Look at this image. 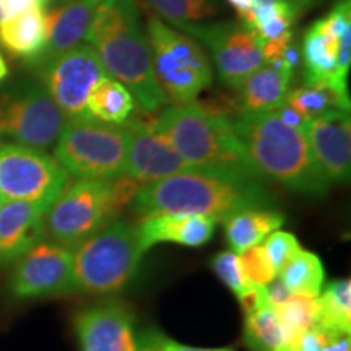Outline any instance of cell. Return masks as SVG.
<instances>
[{"label":"cell","instance_id":"1","mask_svg":"<svg viewBox=\"0 0 351 351\" xmlns=\"http://www.w3.org/2000/svg\"><path fill=\"white\" fill-rule=\"evenodd\" d=\"M130 207L140 218L156 213L199 215L217 223L244 210H274L275 199L262 181L187 169L145 186Z\"/></svg>","mask_w":351,"mask_h":351},{"label":"cell","instance_id":"2","mask_svg":"<svg viewBox=\"0 0 351 351\" xmlns=\"http://www.w3.org/2000/svg\"><path fill=\"white\" fill-rule=\"evenodd\" d=\"M85 39L98 54L106 75L122 83L143 111L158 112L165 106L135 0H101Z\"/></svg>","mask_w":351,"mask_h":351},{"label":"cell","instance_id":"3","mask_svg":"<svg viewBox=\"0 0 351 351\" xmlns=\"http://www.w3.org/2000/svg\"><path fill=\"white\" fill-rule=\"evenodd\" d=\"M231 124L262 178L302 195L322 197L328 191V182L315 165L304 132L283 124L275 109L243 112Z\"/></svg>","mask_w":351,"mask_h":351},{"label":"cell","instance_id":"4","mask_svg":"<svg viewBox=\"0 0 351 351\" xmlns=\"http://www.w3.org/2000/svg\"><path fill=\"white\" fill-rule=\"evenodd\" d=\"M155 129L191 169L263 179L245 155L231 121L213 116L197 103L166 109L156 117Z\"/></svg>","mask_w":351,"mask_h":351},{"label":"cell","instance_id":"5","mask_svg":"<svg viewBox=\"0 0 351 351\" xmlns=\"http://www.w3.org/2000/svg\"><path fill=\"white\" fill-rule=\"evenodd\" d=\"M145 186L129 176L77 179L67 184L46 212V238L75 249L78 244L119 219Z\"/></svg>","mask_w":351,"mask_h":351},{"label":"cell","instance_id":"6","mask_svg":"<svg viewBox=\"0 0 351 351\" xmlns=\"http://www.w3.org/2000/svg\"><path fill=\"white\" fill-rule=\"evenodd\" d=\"M147 251L138 225L116 219L73 249V288L88 295L121 291Z\"/></svg>","mask_w":351,"mask_h":351},{"label":"cell","instance_id":"7","mask_svg":"<svg viewBox=\"0 0 351 351\" xmlns=\"http://www.w3.org/2000/svg\"><path fill=\"white\" fill-rule=\"evenodd\" d=\"M129 142L130 134L124 124H108L83 114L65 121L54 155L77 179H112L125 173Z\"/></svg>","mask_w":351,"mask_h":351},{"label":"cell","instance_id":"8","mask_svg":"<svg viewBox=\"0 0 351 351\" xmlns=\"http://www.w3.org/2000/svg\"><path fill=\"white\" fill-rule=\"evenodd\" d=\"M153 75L166 103L181 106L194 103L213 82V65L204 47L153 16L147 25Z\"/></svg>","mask_w":351,"mask_h":351},{"label":"cell","instance_id":"9","mask_svg":"<svg viewBox=\"0 0 351 351\" xmlns=\"http://www.w3.org/2000/svg\"><path fill=\"white\" fill-rule=\"evenodd\" d=\"M65 114L38 83H21L0 93V138L44 150L59 138Z\"/></svg>","mask_w":351,"mask_h":351},{"label":"cell","instance_id":"10","mask_svg":"<svg viewBox=\"0 0 351 351\" xmlns=\"http://www.w3.org/2000/svg\"><path fill=\"white\" fill-rule=\"evenodd\" d=\"M70 174L39 148L0 142V195L49 208L69 184Z\"/></svg>","mask_w":351,"mask_h":351},{"label":"cell","instance_id":"11","mask_svg":"<svg viewBox=\"0 0 351 351\" xmlns=\"http://www.w3.org/2000/svg\"><path fill=\"white\" fill-rule=\"evenodd\" d=\"M8 289L15 300H41L70 293L73 288V251L43 239L15 262Z\"/></svg>","mask_w":351,"mask_h":351},{"label":"cell","instance_id":"12","mask_svg":"<svg viewBox=\"0 0 351 351\" xmlns=\"http://www.w3.org/2000/svg\"><path fill=\"white\" fill-rule=\"evenodd\" d=\"M44 88L65 117L83 116L96 83L106 77L98 54L90 44H78L43 67Z\"/></svg>","mask_w":351,"mask_h":351},{"label":"cell","instance_id":"13","mask_svg":"<svg viewBox=\"0 0 351 351\" xmlns=\"http://www.w3.org/2000/svg\"><path fill=\"white\" fill-rule=\"evenodd\" d=\"M182 32L205 43L212 51L219 80L234 90L265 64L254 34L241 23L187 25Z\"/></svg>","mask_w":351,"mask_h":351},{"label":"cell","instance_id":"14","mask_svg":"<svg viewBox=\"0 0 351 351\" xmlns=\"http://www.w3.org/2000/svg\"><path fill=\"white\" fill-rule=\"evenodd\" d=\"M148 114L152 112H147V116L129 117L124 122L130 134L124 176L143 186L191 169L168 140L158 134L155 129L156 117L152 119Z\"/></svg>","mask_w":351,"mask_h":351},{"label":"cell","instance_id":"15","mask_svg":"<svg viewBox=\"0 0 351 351\" xmlns=\"http://www.w3.org/2000/svg\"><path fill=\"white\" fill-rule=\"evenodd\" d=\"M304 135L324 179L346 182L351 171L350 112L330 109L307 122Z\"/></svg>","mask_w":351,"mask_h":351},{"label":"cell","instance_id":"16","mask_svg":"<svg viewBox=\"0 0 351 351\" xmlns=\"http://www.w3.org/2000/svg\"><path fill=\"white\" fill-rule=\"evenodd\" d=\"M82 351H137V335L130 311L117 301L83 309L75 317Z\"/></svg>","mask_w":351,"mask_h":351},{"label":"cell","instance_id":"17","mask_svg":"<svg viewBox=\"0 0 351 351\" xmlns=\"http://www.w3.org/2000/svg\"><path fill=\"white\" fill-rule=\"evenodd\" d=\"M46 207L33 202H3L0 207V267L20 261L46 239Z\"/></svg>","mask_w":351,"mask_h":351},{"label":"cell","instance_id":"18","mask_svg":"<svg viewBox=\"0 0 351 351\" xmlns=\"http://www.w3.org/2000/svg\"><path fill=\"white\" fill-rule=\"evenodd\" d=\"M101 0H65L60 7L46 15V44L34 60L39 67L62 56L86 38L96 7Z\"/></svg>","mask_w":351,"mask_h":351},{"label":"cell","instance_id":"19","mask_svg":"<svg viewBox=\"0 0 351 351\" xmlns=\"http://www.w3.org/2000/svg\"><path fill=\"white\" fill-rule=\"evenodd\" d=\"M145 247L152 249L160 243H176L187 247H200L212 239L215 221L199 215L156 213L138 223Z\"/></svg>","mask_w":351,"mask_h":351},{"label":"cell","instance_id":"20","mask_svg":"<svg viewBox=\"0 0 351 351\" xmlns=\"http://www.w3.org/2000/svg\"><path fill=\"white\" fill-rule=\"evenodd\" d=\"M293 70L280 59L263 64L236 88L243 112H262L276 109L289 91Z\"/></svg>","mask_w":351,"mask_h":351},{"label":"cell","instance_id":"21","mask_svg":"<svg viewBox=\"0 0 351 351\" xmlns=\"http://www.w3.org/2000/svg\"><path fill=\"white\" fill-rule=\"evenodd\" d=\"M0 44L12 56L34 62L46 44V13L43 7L32 8L0 23Z\"/></svg>","mask_w":351,"mask_h":351},{"label":"cell","instance_id":"22","mask_svg":"<svg viewBox=\"0 0 351 351\" xmlns=\"http://www.w3.org/2000/svg\"><path fill=\"white\" fill-rule=\"evenodd\" d=\"M285 217L280 212L267 208L244 210L225 221V234L231 252L241 254L258 245L270 232L283 225Z\"/></svg>","mask_w":351,"mask_h":351},{"label":"cell","instance_id":"23","mask_svg":"<svg viewBox=\"0 0 351 351\" xmlns=\"http://www.w3.org/2000/svg\"><path fill=\"white\" fill-rule=\"evenodd\" d=\"M134 108L135 101L130 91L111 77L101 78L86 101V112L108 124H124Z\"/></svg>","mask_w":351,"mask_h":351},{"label":"cell","instance_id":"24","mask_svg":"<svg viewBox=\"0 0 351 351\" xmlns=\"http://www.w3.org/2000/svg\"><path fill=\"white\" fill-rule=\"evenodd\" d=\"M315 328L328 335H350L351 330V282L337 280L327 285L319 296V314Z\"/></svg>","mask_w":351,"mask_h":351},{"label":"cell","instance_id":"25","mask_svg":"<svg viewBox=\"0 0 351 351\" xmlns=\"http://www.w3.org/2000/svg\"><path fill=\"white\" fill-rule=\"evenodd\" d=\"M340 49V39L324 36L314 26H311L302 41L304 57V83L306 86L324 82L335 70L337 56Z\"/></svg>","mask_w":351,"mask_h":351},{"label":"cell","instance_id":"26","mask_svg":"<svg viewBox=\"0 0 351 351\" xmlns=\"http://www.w3.org/2000/svg\"><path fill=\"white\" fill-rule=\"evenodd\" d=\"M276 275L291 295L300 293V295L320 296L326 271L315 254L300 249Z\"/></svg>","mask_w":351,"mask_h":351},{"label":"cell","instance_id":"27","mask_svg":"<svg viewBox=\"0 0 351 351\" xmlns=\"http://www.w3.org/2000/svg\"><path fill=\"white\" fill-rule=\"evenodd\" d=\"M283 101L309 121L330 109H341V111L350 112V96L333 90L324 82L288 91Z\"/></svg>","mask_w":351,"mask_h":351},{"label":"cell","instance_id":"28","mask_svg":"<svg viewBox=\"0 0 351 351\" xmlns=\"http://www.w3.org/2000/svg\"><path fill=\"white\" fill-rule=\"evenodd\" d=\"M244 341L254 351H282L283 333L274 304L245 313Z\"/></svg>","mask_w":351,"mask_h":351},{"label":"cell","instance_id":"29","mask_svg":"<svg viewBox=\"0 0 351 351\" xmlns=\"http://www.w3.org/2000/svg\"><path fill=\"white\" fill-rule=\"evenodd\" d=\"M147 3L179 29L187 25H200V21L213 19L218 13L213 0H147Z\"/></svg>","mask_w":351,"mask_h":351},{"label":"cell","instance_id":"30","mask_svg":"<svg viewBox=\"0 0 351 351\" xmlns=\"http://www.w3.org/2000/svg\"><path fill=\"white\" fill-rule=\"evenodd\" d=\"M212 267L215 274L221 278V282L234 293L239 302L247 300V298L256 291V285L249 282L247 276L244 275L238 254L231 251L219 252L217 257H213Z\"/></svg>","mask_w":351,"mask_h":351},{"label":"cell","instance_id":"31","mask_svg":"<svg viewBox=\"0 0 351 351\" xmlns=\"http://www.w3.org/2000/svg\"><path fill=\"white\" fill-rule=\"evenodd\" d=\"M244 275L256 287H265L276 276V270L267 257L265 249L262 244L254 245L247 251L238 254Z\"/></svg>","mask_w":351,"mask_h":351},{"label":"cell","instance_id":"32","mask_svg":"<svg viewBox=\"0 0 351 351\" xmlns=\"http://www.w3.org/2000/svg\"><path fill=\"white\" fill-rule=\"evenodd\" d=\"M263 249H265L267 257L274 265V269L278 274V270L301 249V244L298 243L296 236L288 231L275 230L263 239Z\"/></svg>","mask_w":351,"mask_h":351},{"label":"cell","instance_id":"33","mask_svg":"<svg viewBox=\"0 0 351 351\" xmlns=\"http://www.w3.org/2000/svg\"><path fill=\"white\" fill-rule=\"evenodd\" d=\"M200 108L218 117H225L228 121H234L243 114L238 95H231L228 91H213L207 98L197 101Z\"/></svg>","mask_w":351,"mask_h":351},{"label":"cell","instance_id":"34","mask_svg":"<svg viewBox=\"0 0 351 351\" xmlns=\"http://www.w3.org/2000/svg\"><path fill=\"white\" fill-rule=\"evenodd\" d=\"M298 8L293 5L288 0H278V2H270V3H258L254 10L245 16L244 26L249 32L254 33L256 29L261 28L262 25H265L267 21L274 20L275 16L280 15H296Z\"/></svg>","mask_w":351,"mask_h":351},{"label":"cell","instance_id":"35","mask_svg":"<svg viewBox=\"0 0 351 351\" xmlns=\"http://www.w3.org/2000/svg\"><path fill=\"white\" fill-rule=\"evenodd\" d=\"M330 337L333 335H328V333L319 330V328H311L301 337L295 351H322L327 341L330 340Z\"/></svg>","mask_w":351,"mask_h":351},{"label":"cell","instance_id":"36","mask_svg":"<svg viewBox=\"0 0 351 351\" xmlns=\"http://www.w3.org/2000/svg\"><path fill=\"white\" fill-rule=\"evenodd\" d=\"M38 7H44L43 0H0V10L5 15V20Z\"/></svg>","mask_w":351,"mask_h":351},{"label":"cell","instance_id":"37","mask_svg":"<svg viewBox=\"0 0 351 351\" xmlns=\"http://www.w3.org/2000/svg\"><path fill=\"white\" fill-rule=\"evenodd\" d=\"M275 112L278 114V117L282 119L283 124H287L288 127H293V129L301 130V132L306 130V125L307 122H309V119H306L304 116H301L296 109H293L289 104L285 103V101L275 109Z\"/></svg>","mask_w":351,"mask_h":351},{"label":"cell","instance_id":"38","mask_svg":"<svg viewBox=\"0 0 351 351\" xmlns=\"http://www.w3.org/2000/svg\"><path fill=\"white\" fill-rule=\"evenodd\" d=\"M163 333L156 330H147L137 337V351H165Z\"/></svg>","mask_w":351,"mask_h":351},{"label":"cell","instance_id":"39","mask_svg":"<svg viewBox=\"0 0 351 351\" xmlns=\"http://www.w3.org/2000/svg\"><path fill=\"white\" fill-rule=\"evenodd\" d=\"M280 60H282V62L287 65V67L289 69V70H295L298 65L301 64V54H300V49H298L296 46H293V44H289V46L287 47V49H285L283 52H282V56L278 57ZM275 60V59H274Z\"/></svg>","mask_w":351,"mask_h":351},{"label":"cell","instance_id":"40","mask_svg":"<svg viewBox=\"0 0 351 351\" xmlns=\"http://www.w3.org/2000/svg\"><path fill=\"white\" fill-rule=\"evenodd\" d=\"M351 350V341L350 335H333L330 340L327 341V345L324 346L322 351H350Z\"/></svg>","mask_w":351,"mask_h":351},{"label":"cell","instance_id":"41","mask_svg":"<svg viewBox=\"0 0 351 351\" xmlns=\"http://www.w3.org/2000/svg\"><path fill=\"white\" fill-rule=\"evenodd\" d=\"M228 2H230V5L239 13L241 19H245V16L258 5L256 0H228Z\"/></svg>","mask_w":351,"mask_h":351},{"label":"cell","instance_id":"42","mask_svg":"<svg viewBox=\"0 0 351 351\" xmlns=\"http://www.w3.org/2000/svg\"><path fill=\"white\" fill-rule=\"evenodd\" d=\"M7 75H8L7 62H5V59H3V56L0 54V82H2Z\"/></svg>","mask_w":351,"mask_h":351},{"label":"cell","instance_id":"43","mask_svg":"<svg viewBox=\"0 0 351 351\" xmlns=\"http://www.w3.org/2000/svg\"><path fill=\"white\" fill-rule=\"evenodd\" d=\"M257 3H270V2H278V0H256Z\"/></svg>","mask_w":351,"mask_h":351},{"label":"cell","instance_id":"44","mask_svg":"<svg viewBox=\"0 0 351 351\" xmlns=\"http://www.w3.org/2000/svg\"><path fill=\"white\" fill-rule=\"evenodd\" d=\"M3 202H5V200H3V197L0 195V207H2V204H3Z\"/></svg>","mask_w":351,"mask_h":351},{"label":"cell","instance_id":"45","mask_svg":"<svg viewBox=\"0 0 351 351\" xmlns=\"http://www.w3.org/2000/svg\"><path fill=\"white\" fill-rule=\"evenodd\" d=\"M43 2H51V0H43Z\"/></svg>","mask_w":351,"mask_h":351}]
</instances>
